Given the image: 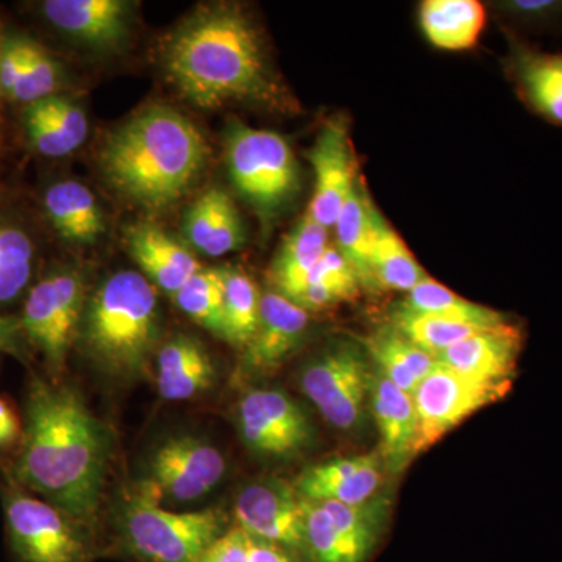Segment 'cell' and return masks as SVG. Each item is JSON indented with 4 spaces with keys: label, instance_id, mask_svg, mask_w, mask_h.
Segmentation results:
<instances>
[{
    "label": "cell",
    "instance_id": "obj_1",
    "mask_svg": "<svg viewBox=\"0 0 562 562\" xmlns=\"http://www.w3.org/2000/svg\"><path fill=\"white\" fill-rule=\"evenodd\" d=\"M110 442L76 391L33 380L14 476L77 522L98 514Z\"/></svg>",
    "mask_w": 562,
    "mask_h": 562
},
{
    "label": "cell",
    "instance_id": "obj_2",
    "mask_svg": "<svg viewBox=\"0 0 562 562\" xmlns=\"http://www.w3.org/2000/svg\"><path fill=\"white\" fill-rule=\"evenodd\" d=\"M162 65L177 91L198 109L276 103L281 95L260 33L236 5L202 7L181 22L166 41Z\"/></svg>",
    "mask_w": 562,
    "mask_h": 562
},
{
    "label": "cell",
    "instance_id": "obj_3",
    "mask_svg": "<svg viewBox=\"0 0 562 562\" xmlns=\"http://www.w3.org/2000/svg\"><path fill=\"white\" fill-rule=\"evenodd\" d=\"M209 155L202 132L187 116L151 105L110 133L99 161L103 177L122 198L158 211L187 194Z\"/></svg>",
    "mask_w": 562,
    "mask_h": 562
},
{
    "label": "cell",
    "instance_id": "obj_4",
    "mask_svg": "<svg viewBox=\"0 0 562 562\" xmlns=\"http://www.w3.org/2000/svg\"><path fill=\"white\" fill-rule=\"evenodd\" d=\"M160 335L154 286L136 272H117L103 281L85 314L88 350L106 371L138 376Z\"/></svg>",
    "mask_w": 562,
    "mask_h": 562
},
{
    "label": "cell",
    "instance_id": "obj_5",
    "mask_svg": "<svg viewBox=\"0 0 562 562\" xmlns=\"http://www.w3.org/2000/svg\"><path fill=\"white\" fill-rule=\"evenodd\" d=\"M158 492L149 482L128 502L122 517L125 547L143 562H198L224 535V514L217 509L166 512L158 506Z\"/></svg>",
    "mask_w": 562,
    "mask_h": 562
},
{
    "label": "cell",
    "instance_id": "obj_6",
    "mask_svg": "<svg viewBox=\"0 0 562 562\" xmlns=\"http://www.w3.org/2000/svg\"><path fill=\"white\" fill-rule=\"evenodd\" d=\"M228 176L239 195L265 220L290 205L299 191V166L283 136L232 122L225 135Z\"/></svg>",
    "mask_w": 562,
    "mask_h": 562
},
{
    "label": "cell",
    "instance_id": "obj_7",
    "mask_svg": "<svg viewBox=\"0 0 562 562\" xmlns=\"http://www.w3.org/2000/svg\"><path fill=\"white\" fill-rule=\"evenodd\" d=\"M372 371L371 358L362 347L336 342L306 362L301 386L328 424L355 431L369 408Z\"/></svg>",
    "mask_w": 562,
    "mask_h": 562
},
{
    "label": "cell",
    "instance_id": "obj_8",
    "mask_svg": "<svg viewBox=\"0 0 562 562\" xmlns=\"http://www.w3.org/2000/svg\"><path fill=\"white\" fill-rule=\"evenodd\" d=\"M387 508L386 495H375L361 505L303 498L305 531L301 554L305 562L368 561L382 535Z\"/></svg>",
    "mask_w": 562,
    "mask_h": 562
},
{
    "label": "cell",
    "instance_id": "obj_9",
    "mask_svg": "<svg viewBox=\"0 0 562 562\" xmlns=\"http://www.w3.org/2000/svg\"><path fill=\"white\" fill-rule=\"evenodd\" d=\"M11 550L21 562H87L88 546L72 519L16 487L3 492Z\"/></svg>",
    "mask_w": 562,
    "mask_h": 562
},
{
    "label": "cell",
    "instance_id": "obj_10",
    "mask_svg": "<svg viewBox=\"0 0 562 562\" xmlns=\"http://www.w3.org/2000/svg\"><path fill=\"white\" fill-rule=\"evenodd\" d=\"M83 281L79 273H52L25 301L22 333L38 347L52 371L60 372L83 321Z\"/></svg>",
    "mask_w": 562,
    "mask_h": 562
},
{
    "label": "cell",
    "instance_id": "obj_11",
    "mask_svg": "<svg viewBox=\"0 0 562 562\" xmlns=\"http://www.w3.org/2000/svg\"><path fill=\"white\" fill-rule=\"evenodd\" d=\"M512 386L475 382L436 362L414 391L417 417L416 454L441 441L447 432L508 394Z\"/></svg>",
    "mask_w": 562,
    "mask_h": 562
},
{
    "label": "cell",
    "instance_id": "obj_12",
    "mask_svg": "<svg viewBox=\"0 0 562 562\" xmlns=\"http://www.w3.org/2000/svg\"><path fill=\"white\" fill-rule=\"evenodd\" d=\"M244 443L261 457L290 458L312 446L314 428L301 405L277 387L247 391L238 406Z\"/></svg>",
    "mask_w": 562,
    "mask_h": 562
},
{
    "label": "cell",
    "instance_id": "obj_13",
    "mask_svg": "<svg viewBox=\"0 0 562 562\" xmlns=\"http://www.w3.org/2000/svg\"><path fill=\"white\" fill-rule=\"evenodd\" d=\"M235 514L238 527L251 538L277 543L288 552L302 553L303 498L291 484L279 479L247 484L236 498Z\"/></svg>",
    "mask_w": 562,
    "mask_h": 562
},
{
    "label": "cell",
    "instance_id": "obj_14",
    "mask_svg": "<svg viewBox=\"0 0 562 562\" xmlns=\"http://www.w3.org/2000/svg\"><path fill=\"white\" fill-rule=\"evenodd\" d=\"M227 471L224 454L194 436L162 442L150 461L151 483L177 502H194L220 484Z\"/></svg>",
    "mask_w": 562,
    "mask_h": 562
},
{
    "label": "cell",
    "instance_id": "obj_15",
    "mask_svg": "<svg viewBox=\"0 0 562 562\" xmlns=\"http://www.w3.org/2000/svg\"><path fill=\"white\" fill-rule=\"evenodd\" d=\"M308 160L314 171V195L308 213L325 228L335 227L357 177L350 132L341 117L328 121L314 140Z\"/></svg>",
    "mask_w": 562,
    "mask_h": 562
},
{
    "label": "cell",
    "instance_id": "obj_16",
    "mask_svg": "<svg viewBox=\"0 0 562 562\" xmlns=\"http://www.w3.org/2000/svg\"><path fill=\"white\" fill-rule=\"evenodd\" d=\"M522 346V331L509 321L454 344L436 361L475 382L513 386Z\"/></svg>",
    "mask_w": 562,
    "mask_h": 562
},
{
    "label": "cell",
    "instance_id": "obj_17",
    "mask_svg": "<svg viewBox=\"0 0 562 562\" xmlns=\"http://www.w3.org/2000/svg\"><path fill=\"white\" fill-rule=\"evenodd\" d=\"M308 325L306 310L280 292H266L261 295L257 331L244 349L243 372L254 375L276 369L301 347Z\"/></svg>",
    "mask_w": 562,
    "mask_h": 562
},
{
    "label": "cell",
    "instance_id": "obj_18",
    "mask_svg": "<svg viewBox=\"0 0 562 562\" xmlns=\"http://www.w3.org/2000/svg\"><path fill=\"white\" fill-rule=\"evenodd\" d=\"M41 10L57 31L92 49H116L131 35V7L122 0H46Z\"/></svg>",
    "mask_w": 562,
    "mask_h": 562
},
{
    "label": "cell",
    "instance_id": "obj_19",
    "mask_svg": "<svg viewBox=\"0 0 562 562\" xmlns=\"http://www.w3.org/2000/svg\"><path fill=\"white\" fill-rule=\"evenodd\" d=\"M384 469L380 452L336 458L306 469L294 487L306 501L361 505L375 497Z\"/></svg>",
    "mask_w": 562,
    "mask_h": 562
},
{
    "label": "cell",
    "instance_id": "obj_20",
    "mask_svg": "<svg viewBox=\"0 0 562 562\" xmlns=\"http://www.w3.org/2000/svg\"><path fill=\"white\" fill-rule=\"evenodd\" d=\"M369 408L379 428L380 454L391 472H402L417 457V417L413 395L390 382L373 368Z\"/></svg>",
    "mask_w": 562,
    "mask_h": 562
},
{
    "label": "cell",
    "instance_id": "obj_21",
    "mask_svg": "<svg viewBox=\"0 0 562 562\" xmlns=\"http://www.w3.org/2000/svg\"><path fill=\"white\" fill-rule=\"evenodd\" d=\"M509 77L528 109L562 125V54H549L509 35Z\"/></svg>",
    "mask_w": 562,
    "mask_h": 562
},
{
    "label": "cell",
    "instance_id": "obj_22",
    "mask_svg": "<svg viewBox=\"0 0 562 562\" xmlns=\"http://www.w3.org/2000/svg\"><path fill=\"white\" fill-rule=\"evenodd\" d=\"M125 244L144 273L171 295L202 269L191 251L149 222L131 225L125 231Z\"/></svg>",
    "mask_w": 562,
    "mask_h": 562
},
{
    "label": "cell",
    "instance_id": "obj_23",
    "mask_svg": "<svg viewBox=\"0 0 562 562\" xmlns=\"http://www.w3.org/2000/svg\"><path fill=\"white\" fill-rule=\"evenodd\" d=\"M183 232L192 246L209 257L239 250L246 241L239 211L220 188H211L192 203L184 213Z\"/></svg>",
    "mask_w": 562,
    "mask_h": 562
},
{
    "label": "cell",
    "instance_id": "obj_24",
    "mask_svg": "<svg viewBox=\"0 0 562 562\" xmlns=\"http://www.w3.org/2000/svg\"><path fill=\"white\" fill-rule=\"evenodd\" d=\"M213 360L194 336H176L162 346L157 357V384L166 401L195 397L214 383Z\"/></svg>",
    "mask_w": 562,
    "mask_h": 562
},
{
    "label": "cell",
    "instance_id": "obj_25",
    "mask_svg": "<svg viewBox=\"0 0 562 562\" xmlns=\"http://www.w3.org/2000/svg\"><path fill=\"white\" fill-rule=\"evenodd\" d=\"M328 228L306 211L281 244L271 268L277 292L294 302L324 251L328 249Z\"/></svg>",
    "mask_w": 562,
    "mask_h": 562
},
{
    "label": "cell",
    "instance_id": "obj_26",
    "mask_svg": "<svg viewBox=\"0 0 562 562\" xmlns=\"http://www.w3.org/2000/svg\"><path fill=\"white\" fill-rule=\"evenodd\" d=\"M382 217L369 199L361 180L358 179L336 220V238H338L336 249L341 251L342 257L349 261L364 286H375L372 279L371 258Z\"/></svg>",
    "mask_w": 562,
    "mask_h": 562
},
{
    "label": "cell",
    "instance_id": "obj_27",
    "mask_svg": "<svg viewBox=\"0 0 562 562\" xmlns=\"http://www.w3.org/2000/svg\"><path fill=\"white\" fill-rule=\"evenodd\" d=\"M44 210L58 235L70 243H95L105 231L94 194L79 181L52 184L44 192Z\"/></svg>",
    "mask_w": 562,
    "mask_h": 562
},
{
    "label": "cell",
    "instance_id": "obj_28",
    "mask_svg": "<svg viewBox=\"0 0 562 562\" xmlns=\"http://www.w3.org/2000/svg\"><path fill=\"white\" fill-rule=\"evenodd\" d=\"M420 25L439 49H471L486 25V10L479 0H427L420 7Z\"/></svg>",
    "mask_w": 562,
    "mask_h": 562
},
{
    "label": "cell",
    "instance_id": "obj_29",
    "mask_svg": "<svg viewBox=\"0 0 562 562\" xmlns=\"http://www.w3.org/2000/svg\"><path fill=\"white\" fill-rule=\"evenodd\" d=\"M364 350L375 364L373 368L409 395L438 362L392 325L366 338Z\"/></svg>",
    "mask_w": 562,
    "mask_h": 562
},
{
    "label": "cell",
    "instance_id": "obj_30",
    "mask_svg": "<svg viewBox=\"0 0 562 562\" xmlns=\"http://www.w3.org/2000/svg\"><path fill=\"white\" fill-rule=\"evenodd\" d=\"M360 284L357 272L342 257L341 251L336 247H328L294 302L306 312H317L357 297Z\"/></svg>",
    "mask_w": 562,
    "mask_h": 562
},
{
    "label": "cell",
    "instance_id": "obj_31",
    "mask_svg": "<svg viewBox=\"0 0 562 562\" xmlns=\"http://www.w3.org/2000/svg\"><path fill=\"white\" fill-rule=\"evenodd\" d=\"M371 271L375 286L402 292L414 290L428 277L401 235L384 217L380 220L373 244Z\"/></svg>",
    "mask_w": 562,
    "mask_h": 562
},
{
    "label": "cell",
    "instance_id": "obj_32",
    "mask_svg": "<svg viewBox=\"0 0 562 562\" xmlns=\"http://www.w3.org/2000/svg\"><path fill=\"white\" fill-rule=\"evenodd\" d=\"M397 310L405 313L424 314V316L471 321L487 325V327L509 322L505 314L468 301L430 277L422 280L414 290L406 292L405 301L398 305Z\"/></svg>",
    "mask_w": 562,
    "mask_h": 562
},
{
    "label": "cell",
    "instance_id": "obj_33",
    "mask_svg": "<svg viewBox=\"0 0 562 562\" xmlns=\"http://www.w3.org/2000/svg\"><path fill=\"white\" fill-rule=\"evenodd\" d=\"M224 277V339L246 349L257 331L261 294L254 280L239 268H222Z\"/></svg>",
    "mask_w": 562,
    "mask_h": 562
},
{
    "label": "cell",
    "instance_id": "obj_34",
    "mask_svg": "<svg viewBox=\"0 0 562 562\" xmlns=\"http://www.w3.org/2000/svg\"><path fill=\"white\" fill-rule=\"evenodd\" d=\"M392 327L397 328L409 341L435 358L436 355L449 349L454 344L491 328L487 325L476 324V322L424 316V314L405 313L401 310H395ZM492 327H497V325H492Z\"/></svg>",
    "mask_w": 562,
    "mask_h": 562
},
{
    "label": "cell",
    "instance_id": "obj_35",
    "mask_svg": "<svg viewBox=\"0 0 562 562\" xmlns=\"http://www.w3.org/2000/svg\"><path fill=\"white\" fill-rule=\"evenodd\" d=\"M224 277L222 268L201 269L173 295L181 312L224 339Z\"/></svg>",
    "mask_w": 562,
    "mask_h": 562
},
{
    "label": "cell",
    "instance_id": "obj_36",
    "mask_svg": "<svg viewBox=\"0 0 562 562\" xmlns=\"http://www.w3.org/2000/svg\"><path fill=\"white\" fill-rule=\"evenodd\" d=\"M33 243L16 225L0 224V305L14 301L32 276Z\"/></svg>",
    "mask_w": 562,
    "mask_h": 562
},
{
    "label": "cell",
    "instance_id": "obj_37",
    "mask_svg": "<svg viewBox=\"0 0 562 562\" xmlns=\"http://www.w3.org/2000/svg\"><path fill=\"white\" fill-rule=\"evenodd\" d=\"M58 87H60V68L57 61L41 44L29 38L24 66H22L16 87L11 92V101L29 105V103L52 98Z\"/></svg>",
    "mask_w": 562,
    "mask_h": 562
},
{
    "label": "cell",
    "instance_id": "obj_38",
    "mask_svg": "<svg viewBox=\"0 0 562 562\" xmlns=\"http://www.w3.org/2000/svg\"><path fill=\"white\" fill-rule=\"evenodd\" d=\"M24 111L65 133L76 144L77 149L87 139L88 131H90L87 114L69 99L55 94L52 98L43 99V101L29 103Z\"/></svg>",
    "mask_w": 562,
    "mask_h": 562
},
{
    "label": "cell",
    "instance_id": "obj_39",
    "mask_svg": "<svg viewBox=\"0 0 562 562\" xmlns=\"http://www.w3.org/2000/svg\"><path fill=\"white\" fill-rule=\"evenodd\" d=\"M22 121H24L29 143L43 157L61 158L77 150L76 144L65 133L58 131L54 125L47 124L46 121L33 116L27 111L22 114Z\"/></svg>",
    "mask_w": 562,
    "mask_h": 562
},
{
    "label": "cell",
    "instance_id": "obj_40",
    "mask_svg": "<svg viewBox=\"0 0 562 562\" xmlns=\"http://www.w3.org/2000/svg\"><path fill=\"white\" fill-rule=\"evenodd\" d=\"M27 41L25 36H3L0 46V94L9 98L20 79L25 54H27Z\"/></svg>",
    "mask_w": 562,
    "mask_h": 562
},
{
    "label": "cell",
    "instance_id": "obj_41",
    "mask_svg": "<svg viewBox=\"0 0 562 562\" xmlns=\"http://www.w3.org/2000/svg\"><path fill=\"white\" fill-rule=\"evenodd\" d=\"M501 9L522 24L546 25L562 20V2L554 0H514L501 3Z\"/></svg>",
    "mask_w": 562,
    "mask_h": 562
},
{
    "label": "cell",
    "instance_id": "obj_42",
    "mask_svg": "<svg viewBox=\"0 0 562 562\" xmlns=\"http://www.w3.org/2000/svg\"><path fill=\"white\" fill-rule=\"evenodd\" d=\"M249 554L250 536L236 527L211 543L198 562H249Z\"/></svg>",
    "mask_w": 562,
    "mask_h": 562
},
{
    "label": "cell",
    "instance_id": "obj_43",
    "mask_svg": "<svg viewBox=\"0 0 562 562\" xmlns=\"http://www.w3.org/2000/svg\"><path fill=\"white\" fill-rule=\"evenodd\" d=\"M21 322L13 317L0 316V351L22 357Z\"/></svg>",
    "mask_w": 562,
    "mask_h": 562
},
{
    "label": "cell",
    "instance_id": "obj_44",
    "mask_svg": "<svg viewBox=\"0 0 562 562\" xmlns=\"http://www.w3.org/2000/svg\"><path fill=\"white\" fill-rule=\"evenodd\" d=\"M249 562H292V560L283 547L250 536Z\"/></svg>",
    "mask_w": 562,
    "mask_h": 562
},
{
    "label": "cell",
    "instance_id": "obj_45",
    "mask_svg": "<svg viewBox=\"0 0 562 562\" xmlns=\"http://www.w3.org/2000/svg\"><path fill=\"white\" fill-rule=\"evenodd\" d=\"M0 427L11 432L13 436L20 435V424L16 416L11 412L10 406L0 398Z\"/></svg>",
    "mask_w": 562,
    "mask_h": 562
},
{
    "label": "cell",
    "instance_id": "obj_46",
    "mask_svg": "<svg viewBox=\"0 0 562 562\" xmlns=\"http://www.w3.org/2000/svg\"><path fill=\"white\" fill-rule=\"evenodd\" d=\"M16 439V436L11 435V432L3 430L0 427V447L7 446V443L13 442Z\"/></svg>",
    "mask_w": 562,
    "mask_h": 562
},
{
    "label": "cell",
    "instance_id": "obj_47",
    "mask_svg": "<svg viewBox=\"0 0 562 562\" xmlns=\"http://www.w3.org/2000/svg\"><path fill=\"white\" fill-rule=\"evenodd\" d=\"M2 40H3V36H0V46H2ZM0 98H2V94H0Z\"/></svg>",
    "mask_w": 562,
    "mask_h": 562
}]
</instances>
